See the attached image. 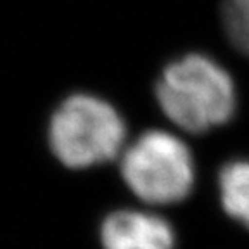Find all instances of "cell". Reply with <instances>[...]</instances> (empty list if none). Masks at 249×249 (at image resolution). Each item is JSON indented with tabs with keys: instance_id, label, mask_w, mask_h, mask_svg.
Returning <instances> with one entry per match:
<instances>
[{
	"instance_id": "277c9868",
	"label": "cell",
	"mask_w": 249,
	"mask_h": 249,
	"mask_svg": "<svg viewBox=\"0 0 249 249\" xmlns=\"http://www.w3.org/2000/svg\"><path fill=\"white\" fill-rule=\"evenodd\" d=\"M101 241L104 249H175V233L164 218L132 210L109 214Z\"/></svg>"
},
{
	"instance_id": "3957f363",
	"label": "cell",
	"mask_w": 249,
	"mask_h": 249,
	"mask_svg": "<svg viewBox=\"0 0 249 249\" xmlns=\"http://www.w3.org/2000/svg\"><path fill=\"white\" fill-rule=\"evenodd\" d=\"M121 173L133 194L151 204L182 201L194 185L191 151L175 135L160 130L144 133L123 152Z\"/></svg>"
},
{
	"instance_id": "5b68a950",
	"label": "cell",
	"mask_w": 249,
	"mask_h": 249,
	"mask_svg": "<svg viewBox=\"0 0 249 249\" xmlns=\"http://www.w3.org/2000/svg\"><path fill=\"white\" fill-rule=\"evenodd\" d=\"M218 185L225 211L249 229V161L225 164L218 177Z\"/></svg>"
},
{
	"instance_id": "7a4b0ae2",
	"label": "cell",
	"mask_w": 249,
	"mask_h": 249,
	"mask_svg": "<svg viewBox=\"0 0 249 249\" xmlns=\"http://www.w3.org/2000/svg\"><path fill=\"white\" fill-rule=\"evenodd\" d=\"M126 128L116 109L87 93L71 95L54 113L49 140L54 154L70 168H89L120 154Z\"/></svg>"
},
{
	"instance_id": "6da1fadb",
	"label": "cell",
	"mask_w": 249,
	"mask_h": 249,
	"mask_svg": "<svg viewBox=\"0 0 249 249\" xmlns=\"http://www.w3.org/2000/svg\"><path fill=\"white\" fill-rule=\"evenodd\" d=\"M156 97L163 113L191 133L227 123L235 111V87L230 74L202 54L171 62L156 85Z\"/></svg>"
},
{
	"instance_id": "8992f818",
	"label": "cell",
	"mask_w": 249,
	"mask_h": 249,
	"mask_svg": "<svg viewBox=\"0 0 249 249\" xmlns=\"http://www.w3.org/2000/svg\"><path fill=\"white\" fill-rule=\"evenodd\" d=\"M223 24L230 42L249 55V0H225Z\"/></svg>"
}]
</instances>
